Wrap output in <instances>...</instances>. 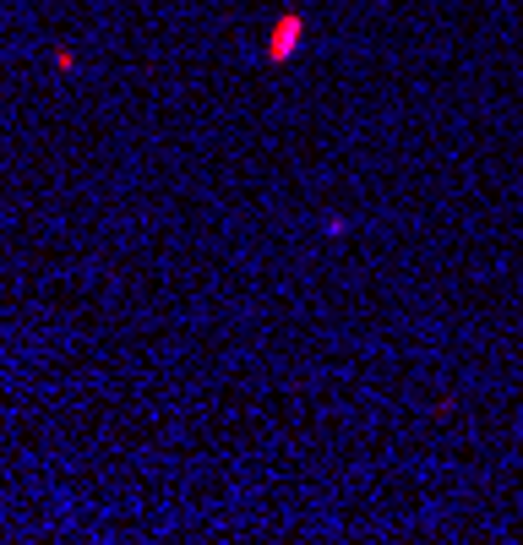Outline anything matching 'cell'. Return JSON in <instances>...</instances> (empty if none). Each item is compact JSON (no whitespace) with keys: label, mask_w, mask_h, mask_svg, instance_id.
<instances>
[{"label":"cell","mask_w":523,"mask_h":545,"mask_svg":"<svg viewBox=\"0 0 523 545\" xmlns=\"http://www.w3.org/2000/svg\"><path fill=\"white\" fill-rule=\"evenodd\" d=\"M294 27H300V22H284V27H278V39H272V61H284V55H289V39H294Z\"/></svg>","instance_id":"6da1fadb"}]
</instances>
